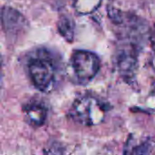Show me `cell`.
Returning a JSON list of instances; mask_svg holds the SVG:
<instances>
[{
	"mask_svg": "<svg viewBox=\"0 0 155 155\" xmlns=\"http://www.w3.org/2000/svg\"><path fill=\"white\" fill-rule=\"evenodd\" d=\"M107 111L108 107L102 100L86 94L74 101L69 114L77 124L84 126H94L104 120Z\"/></svg>",
	"mask_w": 155,
	"mask_h": 155,
	"instance_id": "obj_1",
	"label": "cell"
},
{
	"mask_svg": "<svg viewBox=\"0 0 155 155\" xmlns=\"http://www.w3.org/2000/svg\"><path fill=\"white\" fill-rule=\"evenodd\" d=\"M153 68H154L155 70V52L154 54H153Z\"/></svg>",
	"mask_w": 155,
	"mask_h": 155,
	"instance_id": "obj_9",
	"label": "cell"
},
{
	"mask_svg": "<svg viewBox=\"0 0 155 155\" xmlns=\"http://www.w3.org/2000/svg\"><path fill=\"white\" fill-rule=\"evenodd\" d=\"M103 0H73L76 13L80 15H89L96 11Z\"/></svg>",
	"mask_w": 155,
	"mask_h": 155,
	"instance_id": "obj_8",
	"label": "cell"
},
{
	"mask_svg": "<svg viewBox=\"0 0 155 155\" xmlns=\"http://www.w3.org/2000/svg\"><path fill=\"white\" fill-rule=\"evenodd\" d=\"M31 82L41 92L50 91L56 78V66L49 53L45 49L39 50L31 57L27 64Z\"/></svg>",
	"mask_w": 155,
	"mask_h": 155,
	"instance_id": "obj_2",
	"label": "cell"
},
{
	"mask_svg": "<svg viewBox=\"0 0 155 155\" xmlns=\"http://www.w3.org/2000/svg\"><path fill=\"white\" fill-rule=\"evenodd\" d=\"M101 61L93 52L75 50L70 58L69 68L73 80L79 84H89L100 70Z\"/></svg>",
	"mask_w": 155,
	"mask_h": 155,
	"instance_id": "obj_3",
	"label": "cell"
},
{
	"mask_svg": "<svg viewBox=\"0 0 155 155\" xmlns=\"http://www.w3.org/2000/svg\"><path fill=\"white\" fill-rule=\"evenodd\" d=\"M23 113L26 122L34 127L42 126L46 120L47 109L44 102L38 99H31L23 106Z\"/></svg>",
	"mask_w": 155,
	"mask_h": 155,
	"instance_id": "obj_5",
	"label": "cell"
},
{
	"mask_svg": "<svg viewBox=\"0 0 155 155\" xmlns=\"http://www.w3.org/2000/svg\"><path fill=\"white\" fill-rule=\"evenodd\" d=\"M57 29L59 34L68 42L74 40V22L67 15H61L57 23Z\"/></svg>",
	"mask_w": 155,
	"mask_h": 155,
	"instance_id": "obj_7",
	"label": "cell"
},
{
	"mask_svg": "<svg viewBox=\"0 0 155 155\" xmlns=\"http://www.w3.org/2000/svg\"><path fill=\"white\" fill-rule=\"evenodd\" d=\"M2 23L6 33H16L22 31L27 25V23L24 16L15 9H13L11 7L3 8Z\"/></svg>",
	"mask_w": 155,
	"mask_h": 155,
	"instance_id": "obj_6",
	"label": "cell"
},
{
	"mask_svg": "<svg viewBox=\"0 0 155 155\" xmlns=\"http://www.w3.org/2000/svg\"><path fill=\"white\" fill-rule=\"evenodd\" d=\"M138 64V49L133 44L122 45L116 53V67L125 80H132Z\"/></svg>",
	"mask_w": 155,
	"mask_h": 155,
	"instance_id": "obj_4",
	"label": "cell"
}]
</instances>
